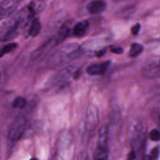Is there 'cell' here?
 Returning a JSON list of instances; mask_svg holds the SVG:
<instances>
[{
    "label": "cell",
    "mask_w": 160,
    "mask_h": 160,
    "mask_svg": "<svg viewBox=\"0 0 160 160\" xmlns=\"http://www.w3.org/2000/svg\"><path fill=\"white\" fill-rule=\"evenodd\" d=\"M28 4L9 18L2 25L0 34L1 41H8L17 37L36 14Z\"/></svg>",
    "instance_id": "6da1fadb"
},
{
    "label": "cell",
    "mask_w": 160,
    "mask_h": 160,
    "mask_svg": "<svg viewBox=\"0 0 160 160\" xmlns=\"http://www.w3.org/2000/svg\"><path fill=\"white\" fill-rule=\"evenodd\" d=\"M81 48L77 43H70L59 48L49 58L48 64L51 67H58L79 58Z\"/></svg>",
    "instance_id": "7a4b0ae2"
},
{
    "label": "cell",
    "mask_w": 160,
    "mask_h": 160,
    "mask_svg": "<svg viewBox=\"0 0 160 160\" xmlns=\"http://www.w3.org/2000/svg\"><path fill=\"white\" fill-rule=\"evenodd\" d=\"M142 76L146 79L160 77V55L150 58L143 66L141 71Z\"/></svg>",
    "instance_id": "3957f363"
},
{
    "label": "cell",
    "mask_w": 160,
    "mask_h": 160,
    "mask_svg": "<svg viewBox=\"0 0 160 160\" xmlns=\"http://www.w3.org/2000/svg\"><path fill=\"white\" fill-rule=\"evenodd\" d=\"M26 122L27 120L24 116H18L9 129L8 138L13 142L19 141L25 131Z\"/></svg>",
    "instance_id": "277c9868"
},
{
    "label": "cell",
    "mask_w": 160,
    "mask_h": 160,
    "mask_svg": "<svg viewBox=\"0 0 160 160\" xmlns=\"http://www.w3.org/2000/svg\"><path fill=\"white\" fill-rule=\"evenodd\" d=\"M98 119V111L96 107L90 105L86 111V127L89 131H92L96 127Z\"/></svg>",
    "instance_id": "5b68a950"
},
{
    "label": "cell",
    "mask_w": 160,
    "mask_h": 160,
    "mask_svg": "<svg viewBox=\"0 0 160 160\" xmlns=\"http://www.w3.org/2000/svg\"><path fill=\"white\" fill-rule=\"evenodd\" d=\"M110 65V61H108L102 63L94 64L89 66L86 69V72L90 75H102L108 70Z\"/></svg>",
    "instance_id": "8992f818"
},
{
    "label": "cell",
    "mask_w": 160,
    "mask_h": 160,
    "mask_svg": "<svg viewBox=\"0 0 160 160\" xmlns=\"http://www.w3.org/2000/svg\"><path fill=\"white\" fill-rule=\"evenodd\" d=\"M18 1H4L0 4V20L11 14L16 8Z\"/></svg>",
    "instance_id": "52a82bcc"
},
{
    "label": "cell",
    "mask_w": 160,
    "mask_h": 160,
    "mask_svg": "<svg viewBox=\"0 0 160 160\" xmlns=\"http://www.w3.org/2000/svg\"><path fill=\"white\" fill-rule=\"evenodd\" d=\"M52 45L56 46L55 42V39H48L31 53L30 56L31 59L32 60L36 59L37 58L40 57L42 54H43L45 52H46L48 50H49L52 47H53Z\"/></svg>",
    "instance_id": "ba28073f"
},
{
    "label": "cell",
    "mask_w": 160,
    "mask_h": 160,
    "mask_svg": "<svg viewBox=\"0 0 160 160\" xmlns=\"http://www.w3.org/2000/svg\"><path fill=\"white\" fill-rule=\"evenodd\" d=\"M86 8L91 14H100L106 11L107 3L104 1H92L87 4Z\"/></svg>",
    "instance_id": "9c48e42d"
},
{
    "label": "cell",
    "mask_w": 160,
    "mask_h": 160,
    "mask_svg": "<svg viewBox=\"0 0 160 160\" xmlns=\"http://www.w3.org/2000/svg\"><path fill=\"white\" fill-rule=\"evenodd\" d=\"M109 127L106 124H103L99 132L98 147L99 149L108 151V139Z\"/></svg>",
    "instance_id": "30bf717a"
},
{
    "label": "cell",
    "mask_w": 160,
    "mask_h": 160,
    "mask_svg": "<svg viewBox=\"0 0 160 160\" xmlns=\"http://www.w3.org/2000/svg\"><path fill=\"white\" fill-rule=\"evenodd\" d=\"M89 28V22L88 20H82L79 21L73 28V34L77 37H82L84 36Z\"/></svg>",
    "instance_id": "8fae6325"
},
{
    "label": "cell",
    "mask_w": 160,
    "mask_h": 160,
    "mask_svg": "<svg viewBox=\"0 0 160 160\" xmlns=\"http://www.w3.org/2000/svg\"><path fill=\"white\" fill-rule=\"evenodd\" d=\"M69 32H70V29L68 25L65 24L62 25L60 29H59L57 37L54 38L56 45H58L61 44L68 36Z\"/></svg>",
    "instance_id": "7c38bea8"
},
{
    "label": "cell",
    "mask_w": 160,
    "mask_h": 160,
    "mask_svg": "<svg viewBox=\"0 0 160 160\" xmlns=\"http://www.w3.org/2000/svg\"><path fill=\"white\" fill-rule=\"evenodd\" d=\"M42 26L41 23L38 18L32 19L29 28L28 33L31 37H36L39 34L41 31Z\"/></svg>",
    "instance_id": "4fadbf2b"
},
{
    "label": "cell",
    "mask_w": 160,
    "mask_h": 160,
    "mask_svg": "<svg viewBox=\"0 0 160 160\" xmlns=\"http://www.w3.org/2000/svg\"><path fill=\"white\" fill-rule=\"evenodd\" d=\"M72 139L71 134L69 132H62L61 134L59 137L58 139V145L60 148H63L64 146H67L71 142Z\"/></svg>",
    "instance_id": "5bb4252c"
},
{
    "label": "cell",
    "mask_w": 160,
    "mask_h": 160,
    "mask_svg": "<svg viewBox=\"0 0 160 160\" xmlns=\"http://www.w3.org/2000/svg\"><path fill=\"white\" fill-rule=\"evenodd\" d=\"M144 50L143 46L138 42H134L131 44L130 50L129 51V56L131 58H135L139 56Z\"/></svg>",
    "instance_id": "9a60e30c"
},
{
    "label": "cell",
    "mask_w": 160,
    "mask_h": 160,
    "mask_svg": "<svg viewBox=\"0 0 160 160\" xmlns=\"http://www.w3.org/2000/svg\"><path fill=\"white\" fill-rule=\"evenodd\" d=\"M27 104V100L22 96H18L16 98L12 103V106L14 108L22 109Z\"/></svg>",
    "instance_id": "2e32d148"
},
{
    "label": "cell",
    "mask_w": 160,
    "mask_h": 160,
    "mask_svg": "<svg viewBox=\"0 0 160 160\" xmlns=\"http://www.w3.org/2000/svg\"><path fill=\"white\" fill-rule=\"evenodd\" d=\"M17 46H18V44L16 42H11L4 46L0 49V58L2 57L5 54L10 52L11 51L16 49Z\"/></svg>",
    "instance_id": "e0dca14e"
},
{
    "label": "cell",
    "mask_w": 160,
    "mask_h": 160,
    "mask_svg": "<svg viewBox=\"0 0 160 160\" xmlns=\"http://www.w3.org/2000/svg\"><path fill=\"white\" fill-rule=\"evenodd\" d=\"M149 138L153 141H158L160 140V130L153 129L149 132Z\"/></svg>",
    "instance_id": "ac0fdd59"
},
{
    "label": "cell",
    "mask_w": 160,
    "mask_h": 160,
    "mask_svg": "<svg viewBox=\"0 0 160 160\" xmlns=\"http://www.w3.org/2000/svg\"><path fill=\"white\" fill-rule=\"evenodd\" d=\"M160 155V148L159 147L157 146L156 148H154L151 151L150 154L149 155L151 158V160H158Z\"/></svg>",
    "instance_id": "d6986e66"
},
{
    "label": "cell",
    "mask_w": 160,
    "mask_h": 160,
    "mask_svg": "<svg viewBox=\"0 0 160 160\" xmlns=\"http://www.w3.org/2000/svg\"><path fill=\"white\" fill-rule=\"evenodd\" d=\"M152 116L160 129V108L156 109H155V111H154V112L152 113Z\"/></svg>",
    "instance_id": "ffe728a7"
},
{
    "label": "cell",
    "mask_w": 160,
    "mask_h": 160,
    "mask_svg": "<svg viewBox=\"0 0 160 160\" xmlns=\"http://www.w3.org/2000/svg\"><path fill=\"white\" fill-rule=\"evenodd\" d=\"M107 153L100 152V151H96L94 155V160H106Z\"/></svg>",
    "instance_id": "44dd1931"
},
{
    "label": "cell",
    "mask_w": 160,
    "mask_h": 160,
    "mask_svg": "<svg viewBox=\"0 0 160 160\" xmlns=\"http://www.w3.org/2000/svg\"><path fill=\"white\" fill-rule=\"evenodd\" d=\"M141 28V24L139 23H136L131 28V32L134 35H137L139 32Z\"/></svg>",
    "instance_id": "7402d4cb"
},
{
    "label": "cell",
    "mask_w": 160,
    "mask_h": 160,
    "mask_svg": "<svg viewBox=\"0 0 160 160\" xmlns=\"http://www.w3.org/2000/svg\"><path fill=\"white\" fill-rule=\"evenodd\" d=\"M111 51L115 54H120L123 52V49L121 47H114L111 48Z\"/></svg>",
    "instance_id": "603a6c76"
},
{
    "label": "cell",
    "mask_w": 160,
    "mask_h": 160,
    "mask_svg": "<svg viewBox=\"0 0 160 160\" xmlns=\"http://www.w3.org/2000/svg\"><path fill=\"white\" fill-rule=\"evenodd\" d=\"M128 160H134L136 158V152L134 150H132L128 154Z\"/></svg>",
    "instance_id": "cb8c5ba5"
},
{
    "label": "cell",
    "mask_w": 160,
    "mask_h": 160,
    "mask_svg": "<svg viewBox=\"0 0 160 160\" xmlns=\"http://www.w3.org/2000/svg\"><path fill=\"white\" fill-rule=\"evenodd\" d=\"M106 52V49L104 48V49H101L99 50V51H98L96 52V56L98 57V58H100V57H102V56H104L105 54V53Z\"/></svg>",
    "instance_id": "d4e9b609"
},
{
    "label": "cell",
    "mask_w": 160,
    "mask_h": 160,
    "mask_svg": "<svg viewBox=\"0 0 160 160\" xmlns=\"http://www.w3.org/2000/svg\"><path fill=\"white\" fill-rule=\"evenodd\" d=\"M142 160H151V158L149 157V156H144V157L143 158Z\"/></svg>",
    "instance_id": "484cf974"
},
{
    "label": "cell",
    "mask_w": 160,
    "mask_h": 160,
    "mask_svg": "<svg viewBox=\"0 0 160 160\" xmlns=\"http://www.w3.org/2000/svg\"><path fill=\"white\" fill-rule=\"evenodd\" d=\"M30 160H38L37 158H31Z\"/></svg>",
    "instance_id": "4316f807"
},
{
    "label": "cell",
    "mask_w": 160,
    "mask_h": 160,
    "mask_svg": "<svg viewBox=\"0 0 160 160\" xmlns=\"http://www.w3.org/2000/svg\"><path fill=\"white\" fill-rule=\"evenodd\" d=\"M85 160H89V158H86V159H85Z\"/></svg>",
    "instance_id": "83f0119b"
},
{
    "label": "cell",
    "mask_w": 160,
    "mask_h": 160,
    "mask_svg": "<svg viewBox=\"0 0 160 160\" xmlns=\"http://www.w3.org/2000/svg\"><path fill=\"white\" fill-rule=\"evenodd\" d=\"M0 79H1V74H0Z\"/></svg>",
    "instance_id": "f1b7e54d"
}]
</instances>
